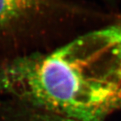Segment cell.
<instances>
[{
    "instance_id": "cell-1",
    "label": "cell",
    "mask_w": 121,
    "mask_h": 121,
    "mask_svg": "<svg viewBox=\"0 0 121 121\" xmlns=\"http://www.w3.org/2000/svg\"><path fill=\"white\" fill-rule=\"evenodd\" d=\"M0 95L81 121L121 110V23L48 53L0 58Z\"/></svg>"
},
{
    "instance_id": "cell-2",
    "label": "cell",
    "mask_w": 121,
    "mask_h": 121,
    "mask_svg": "<svg viewBox=\"0 0 121 121\" xmlns=\"http://www.w3.org/2000/svg\"><path fill=\"white\" fill-rule=\"evenodd\" d=\"M46 5V0H0V36L18 29Z\"/></svg>"
},
{
    "instance_id": "cell-3",
    "label": "cell",
    "mask_w": 121,
    "mask_h": 121,
    "mask_svg": "<svg viewBox=\"0 0 121 121\" xmlns=\"http://www.w3.org/2000/svg\"><path fill=\"white\" fill-rule=\"evenodd\" d=\"M0 121H81L13 100L0 101Z\"/></svg>"
}]
</instances>
